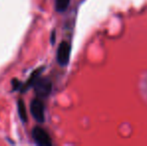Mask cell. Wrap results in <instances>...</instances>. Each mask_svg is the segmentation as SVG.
<instances>
[{
  "label": "cell",
  "mask_w": 147,
  "mask_h": 146,
  "mask_svg": "<svg viewBox=\"0 0 147 146\" xmlns=\"http://www.w3.org/2000/svg\"><path fill=\"white\" fill-rule=\"evenodd\" d=\"M30 113L32 117L39 123H43L45 120L44 103L38 98H34L30 102Z\"/></svg>",
  "instance_id": "cell-1"
},
{
  "label": "cell",
  "mask_w": 147,
  "mask_h": 146,
  "mask_svg": "<svg viewBox=\"0 0 147 146\" xmlns=\"http://www.w3.org/2000/svg\"><path fill=\"white\" fill-rule=\"evenodd\" d=\"M34 90L39 98H45L50 94L51 90H52V83L50 80L46 79V78L37 79L34 83Z\"/></svg>",
  "instance_id": "cell-2"
},
{
  "label": "cell",
  "mask_w": 147,
  "mask_h": 146,
  "mask_svg": "<svg viewBox=\"0 0 147 146\" xmlns=\"http://www.w3.org/2000/svg\"><path fill=\"white\" fill-rule=\"evenodd\" d=\"M70 52H71V46L67 41H62L59 44L58 49H57V62L61 66H65L69 62L70 58Z\"/></svg>",
  "instance_id": "cell-3"
},
{
  "label": "cell",
  "mask_w": 147,
  "mask_h": 146,
  "mask_svg": "<svg viewBox=\"0 0 147 146\" xmlns=\"http://www.w3.org/2000/svg\"><path fill=\"white\" fill-rule=\"evenodd\" d=\"M33 140L35 143L41 146H50L52 144V141L49 136V134L41 127H34L31 132Z\"/></svg>",
  "instance_id": "cell-4"
},
{
  "label": "cell",
  "mask_w": 147,
  "mask_h": 146,
  "mask_svg": "<svg viewBox=\"0 0 147 146\" xmlns=\"http://www.w3.org/2000/svg\"><path fill=\"white\" fill-rule=\"evenodd\" d=\"M17 109L19 117L23 122H27V112H26V107L24 101L22 99H19L17 102Z\"/></svg>",
  "instance_id": "cell-5"
},
{
  "label": "cell",
  "mask_w": 147,
  "mask_h": 146,
  "mask_svg": "<svg viewBox=\"0 0 147 146\" xmlns=\"http://www.w3.org/2000/svg\"><path fill=\"white\" fill-rule=\"evenodd\" d=\"M70 0H55V10L57 12H63L69 6Z\"/></svg>",
  "instance_id": "cell-6"
}]
</instances>
